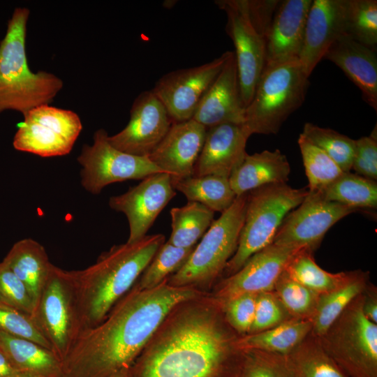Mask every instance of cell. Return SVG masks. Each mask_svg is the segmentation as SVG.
<instances>
[{"label": "cell", "instance_id": "1", "mask_svg": "<svg viewBox=\"0 0 377 377\" xmlns=\"http://www.w3.org/2000/svg\"><path fill=\"white\" fill-rule=\"evenodd\" d=\"M210 292L177 304L130 367V377H239L245 349Z\"/></svg>", "mask_w": 377, "mask_h": 377}, {"label": "cell", "instance_id": "2", "mask_svg": "<svg viewBox=\"0 0 377 377\" xmlns=\"http://www.w3.org/2000/svg\"><path fill=\"white\" fill-rule=\"evenodd\" d=\"M206 293L167 279L151 289L134 284L100 323L79 334L62 361L63 377H109L129 368L177 304Z\"/></svg>", "mask_w": 377, "mask_h": 377}, {"label": "cell", "instance_id": "3", "mask_svg": "<svg viewBox=\"0 0 377 377\" xmlns=\"http://www.w3.org/2000/svg\"><path fill=\"white\" fill-rule=\"evenodd\" d=\"M164 242L162 234L147 235L138 241L113 246L84 269L70 271L80 333L103 320L131 289Z\"/></svg>", "mask_w": 377, "mask_h": 377}, {"label": "cell", "instance_id": "4", "mask_svg": "<svg viewBox=\"0 0 377 377\" xmlns=\"http://www.w3.org/2000/svg\"><path fill=\"white\" fill-rule=\"evenodd\" d=\"M27 8H16L0 42V113L13 110L25 114L48 105L63 87L57 75L43 71L33 73L26 53Z\"/></svg>", "mask_w": 377, "mask_h": 377}, {"label": "cell", "instance_id": "5", "mask_svg": "<svg viewBox=\"0 0 377 377\" xmlns=\"http://www.w3.org/2000/svg\"><path fill=\"white\" fill-rule=\"evenodd\" d=\"M309 77L299 59L265 66L246 108L244 126L251 135L277 133L304 103Z\"/></svg>", "mask_w": 377, "mask_h": 377}, {"label": "cell", "instance_id": "6", "mask_svg": "<svg viewBox=\"0 0 377 377\" xmlns=\"http://www.w3.org/2000/svg\"><path fill=\"white\" fill-rule=\"evenodd\" d=\"M247 193L237 196L229 208L214 221L195 246L185 264L167 279L175 287L209 292L235 253L246 208Z\"/></svg>", "mask_w": 377, "mask_h": 377}, {"label": "cell", "instance_id": "7", "mask_svg": "<svg viewBox=\"0 0 377 377\" xmlns=\"http://www.w3.org/2000/svg\"><path fill=\"white\" fill-rule=\"evenodd\" d=\"M307 194L308 189L295 188L286 183L268 184L248 192L237 248L221 278L233 274L251 256L271 244L285 217Z\"/></svg>", "mask_w": 377, "mask_h": 377}, {"label": "cell", "instance_id": "8", "mask_svg": "<svg viewBox=\"0 0 377 377\" xmlns=\"http://www.w3.org/2000/svg\"><path fill=\"white\" fill-rule=\"evenodd\" d=\"M362 302V293L317 337L346 377H377V324L364 314Z\"/></svg>", "mask_w": 377, "mask_h": 377}, {"label": "cell", "instance_id": "9", "mask_svg": "<svg viewBox=\"0 0 377 377\" xmlns=\"http://www.w3.org/2000/svg\"><path fill=\"white\" fill-rule=\"evenodd\" d=\"M32 318L62 362L80 333L70 271L52 264Z\"/></svg>", "mask_w": 377, "mask_h": 377}, {"label": "cell", "instance_id": "10", "mask_svg": "<svg viewBox=\"0 0 377 377\" xmlns=\"http://www.w3.org/2000/svg\"><path fill=\"white\" fill-rule=\"evenodd\" d=\"M105 129L94 134L92 145H84L77 161L82 166L81 184L91 194H99L106 186L128 179H143L164 172L147 156L121 151L110 145Z\"/></svg>", "mask_w": 377, "mask_h": 377}, {"label": "cell", "instance_id": "11", "mask_svg": "<svg viewBox=\"0 0 377 377\" xmlns=\"http://www.w3.org/2000/svg\"><path fill=\"white\" fill-rule=\"evenodd\" d=\"M24 117L14 136L13 147L42 157L69 154L82 129L75 112L49 105L33 108Z\"/></svg>", "mask_w": 377, "mask_h": 377}, {"label": "cell", "instance_id": "12", "mask_svg": "<svg viewBox=\"0 0 377 377\" xmlns=\"http://www.w3.org/2000/svg\"><path fill=\"white\" fill-rule=\"evenodd\" d=\"M214 2L226 15V31L235 46L241 97L246 108L265 68L267 34L251 20L244 0Z\"/></svg>", "mask_w": 377, "mask_h": 377}, {"label": "cell", "instance_id": "13", "mask_svg": "<svg viewBox=\"0 0 377 377\" xmlns=\"http://www.w3.org/2000/svg\"><path fill=\"white\" fill-rule=\"evenodd\" d=\"M232 52L195 67L170 71L156 82L151 91L165 107L174 122L191 119L195 111Z\"/></svg>", "mask_w": 377, "mask_h": 377}, {"label": "cell", "instance_id": "14", "mask_svg": "<svg viewBox=\"0 0 377 377\" xmlns=\"http://www.w3.org/2000/svg\"><path fill=\"white\" fill-rule=\"evenodd\" d=\"M356 210L308 191L302 203L285 217L272 243L313 252L334 224Z\"/></svg>", "mask_w": 377, "mask_h": 377}, {"label": "cell", "instance_id": "15", "mask_svg": "<svg viewBox=\"0 0 377 377\" xmlns=\"http://www.w3.org/2000/svg\"><path fill=\"white\" fill-rule=\"evenodd\" d=\"M302 249L272 243L251 256L237 272L221 278L209 292L222 302L243 294L272 291L289 261Z\"/></svg>", "mask_w": 377, "mask_h": 377}, {"label": "cell", "instance_id": "16", "mask_svg": "<svg viewBox=\"0 0 377 377\" xmlns=\"http://www.w3.org/2000/svg\"><path fill=\"white\" fill-rule=\"evenodd\" d=\"M172 122L154 92L145 91L134 100L126 127L114 135H108V140L121 151L147 156L163 139Z\"/></svg>", "mask_w": 377, "mask_h": 377}, {"label": "cell", "instance_id": "17", "mask_svg": "<svg viewBox=\"0 0 377 377\" xmlns=\"http://www.w3.org/2000/svg\"><path fill=\"white\" fill-rule=\"evenodd\" d=\"M175 195L170 175L160 172L145 177L126 193L111 197L110 207L122 212L128 219L127 242H133L146 236L158 214Z\"/></svg>", "mask_w": 377, "mask_h": 377}, {"label": "cell", "instance_id": "18", "mask_svg": "<svg viewBox=\"0 0 377 377\" xmlns=\"http://www.w3.org/2000/svg\"><path fill=\"white\" fill-rule=\"evenodd\" d=\"M347 0H312L299 56L310 76L332 44L346 35Z\"/></svg>", "mask_w": 377, "mask_h": 377}, {"label": "cell", "instance_id": "19", "mask_svg": "<svg viewBox=\"0 0 377 377\" xmlns=\"http://www.w3.org/2000/svg\"><path fill=\"white\" fill-rule=\"evenodd\" d=\"M245 111L232 52L203 96L192 119L207 129L224 124L244 125Z\"/></svg>", "mask_w": 377, "mask_h": 377}, {"label": "cell", "instance_id": "20", "mask_svg": "<svg viewBox=\"0 0 377 377\" xmlns=\"http://www.w3.org/2000/svg\"><path fill=\"white\" fill-rule=\"evenodd\" d=\"M206 132L207 128L193 119L173 121L163 139L147 157L172 179L191 177Z\"/></svg>", "mask_w": 377, "mask_h": 377}, {"label": "cell", "instance_id": "21", "mask_svg": "<svg viewBox=\"0 0 377 377\" xmlns=\"http://www.w3.org/2000/svg\"><path fill=\"white\" fill-rule=\"evenodd\" d=\"M251 134L244 125L224 124L207 129L192 176L228 177L246 155Z\"/></svg>", "mask_w": 377, "mask_h": 377}, {"label": "cell", "instance_id": "22", "mask_svg": "<svg viewBox=\"0 0 377 377\" xmlns=\"http://www.w3.org/2000/svg\"><path fill=\"white\" fill-rule=\"evenodd\" d=\"M312 0L280 1L266 42L265 66L299 59Z\"/></svg>", "mask_w": 377, "mask_h": 377}, {"label": "cell", "instance_id": "23", "mask_svg": "<svg viewBox=\"0 0 377 377\" xmlns=\"http://www.w3.org/2000/svg\"><path fill=\"white\" fill-rule=\"evenodd\" d=\"M323 59L342 70L360 89L362 99L377 110L376 50L343 35L332 44Z\"/></svg>", "mask_w": 377, "mask_h": 377}, {"label": "cell", "instance_id": "24", "mask_svg": "<svg viewBox=\"0 0 377 377\" xmlns=\"http://www.w3.org/2000/svg\"><path fill=\"white\" fill-rule=\"evenodd\" d=\"M290 165L280 150H265L246 154L243 161L229 177L232 189L237 196L263 186L286 183Z\"/></svg>", "mask_w": 377, "mask_h": 377}, {"label": "cell", "instance_id": "25", "mask_svg": "<svg viewBox=\"0 0 377 377\" xmlns=\"http://www.w3.org/2000/svg\"><path fill=\"white\" fill-rule=\"evenodd\" d=\"M3 262L24 284L36 309L52 265L43 246L31 238L21 239Z\"/></svg>", "mask_w": 377, "mask_h": 377}, {"label": "cell", "instance_id": "26", "mask_svg": "<svg viewBox=\"0 0 377 377\" xmlns=\"http://www.w3.org/2000/svg\"><path fill=\"white\" fill-rule=\"evenodd\" d=\"M0 346L19 374L29 377H63L62 362L50 350L0 331Z\"/></svg>", "mask_w": 377, "mask_h": 377}, {"label": "cell", "instance_id": "27", "mask_svg": "<svg viewBox=\"0 0 377 377\" xmlns=\"http://www.w3.org/2000/svg\"><path fill=\"white\" fill-rule=\"evenodd\" d=\"M281 357L288 377H346L311 333Z\"/></svg>", "mask_w": 377, "mask_h": 377}, {"label": "cell", "instance_id": "28", "mask_svg": "<svg viewBox=\"0 0 377 377\" xmlns=\"http://www.w3.org/2000/svg\"><path fill=\"white\" fill-rule=\"evenodd\" d=\"M369 283V272L350 271L349 278L343 285L320 295L311 319V334L316 337L323 335L351 302L363 293Z\"/></svg>", "mask_w": 377, "mask_h": 377}, {"label": "cell", "instance_id": "29", "mask_svg": "<svg viewBox=\"0 0 377 377\" xmlns=\"http://www.w3.org/2000/svg\"><path fill=\"white\" fill-rule=\"evenodd\" d=\"M312 322L292 318L272 328L241 336L243 349H254L284 355L292 351L311 332Z\"/></svg>", "mask_w": 377, "mask_h": 377}, {"label": "cell", "instance_id": "30", "mask_svg": "<svg viewBox=\"0 0 377 377\" xmlns=\"http://www.w3.org/2000/svg\"><path fill=\"white\" fill-rule=\"evenodd\" d=\"M175 190L183 193L188 201L199 202L213 212H223L233 203L237 195L229 178L218 175L191 176L171 178Z\"/></svg>", "mask_w": 377, "mask_h": 377}, {"label": "cell", "instance_id": "31", "mask_svg": "<svg viewBox=\"0 0 377 377\" xmlns=\"http://www.w3.org/2000/svg\"><path fill=\"white\" fill-rule=\"evenodd\" d=\"M170 213L172 230L168 242L181 248L194 247L214 221V212L197 202L188 201Z\"/></svg>", "mask_w": 377, "mask_h": 377}, {"label": "cell", "instance_id": "32", "mask_svg": "<svg viewBox=\"0 0 377 377\" xmlns=\"http://www.w3.org/2000/svg\"><path fill=\"white\" fill-rule=\"evenodd\" d=\"M323 199L348 207L376 209V181L350 172H343L323 191L316 193Z\"/></svg>", "mask_w": 377, "mask_h": 377}, {"label": "cell", "instance_id": "33", "mask_svg": "<svg viewBox=\"0 0 377 377\" xmlns=\"http://www.w3.org/2000/svg\"><path fill=\"white\" fill-rule=\"evenodd\" d=\"M284 270L293 279L320 295L343 285L350 273V271L331 273L324 270L316 264L313 251L305 248L291 258Z\"/></svg>", "mask_w": 377, "mask_h": 377}, {"label": "cell", "instance_id": "34", "mask_svg": "<svg viewBox=\"0 0 377 377\" xmlns=\"http://www.w3.org/2000/svg\"><path fill=\"white\" fill-rule=\"evenodd\" d=\"M297 143L309 181V192L323 191L344 172L330 156L302 133Z\"/></svg>", "mask_w": 377, "mask_h": 377}, {"label": "cell", "instance_id": "35", "mask_svg": "<svg viewBox=\"0 0 377 377\" xmlns=\"http://www.w3.org/2000/svg\"><path fill=\"white\" fill-rule=\"evenodd\" d=\"M194 247L181 248L168 241L165 242L158 248L135 285L142 290L156 287L185 264Z\"/></svg>", "mask_w": 377, "mask_h": 377}, {"label": "cell", "instance_id": "36", "mask_svg": "<svg viewBox=\"0 0 377 377\" xmlns=\"http://www.w3.org/2000/svg\"><path fill=\"white\" fill-rule=\"evenodd\" d=\"M323 150L344 172H350L355 154V140L334 130L306 122L301 133Z\"/></svg>", "mask_w": 377, "mask_h": 377}, {"label": "cell", "instance_id": "37", "mask_svg": "<svg viewBox=\"0 0 377 377\" xmlns=\"http://www.w3.org/2000/svg\"><path fill=\"white\" fill-rule=\"evenodd\" d=\"M346 35L376 50V0H347Z\"/></svg>", "mask_w": 377, "mask_h": 377}, {"label": "cell", "instance_id": "38", "mask_svg": "<svg viewBox=\"0 0 377 377\" xmlns=\"http://www.w3.org/2000/svg\"><path fill=\"white\" fill-rule=\"evenodd\" d=\"M274 291L292 318L311 320L320 295L293 279L285 270L279 276Z\"/></svg>", "mask_w": 377, "mask_h": 377}, {"label": "cell", "instance_id": "39", "mask_svg": "<svg viewBox=\"0 0 377 377\" xmlns=\"http://www.w3.org/2000/svg\"><path fill=\"white\" fill-rule=\"evenodd\" d=\"M0 331L10 336L30 340L52 350L50 343L31 315L1 302Z\"/></svg>", "mask_w": 377, "mask_h": 377}, {"label": "cell", "instance_id": "40", "mask_svg": "<svg viewBox=\"0 0 377 377\" xmlns=\"http://www.w3.org/2000/svg\"><path fill=\"white\" fill-rule=\"evenodd\" d=\"M290 318L274 290L258 293L253 321L247 334L272 328Z\"/></svg>", "mask_w": 377, "mask_h": 377}, {"label": "cell", "instance_id": "41", "mask_svg": "<svg viewBox=\"0 0 377 377\" xmlns=\"http://www.w3.org/2000/svg\"><path fill=\"white\" fill-rule=\"evenodd\" d=\"M0 302L33 316L35 307L22 281L2 261L0 263Z\"/></svg>", "mask_w": 377, "mask_h": 377}, {"label": "cell", "instance_id": "42", "mask_svg": "<svg viewBox=\"0 0 377 377\" xmlns=\"http://www.w3.org/2000/svg\"><path fill=\"white\" fill-rule=\"evenodd\" d=\"M257 294L240 295L221 302L225 318L240 336L249 333L255 315Z\"/></svg>", "mask_w": 377, "mask_h": 377}, {"label": "cell", "instance_id": "43", "mask_svg": "<svg viewBox=\"0 0 377 377\" xmlns=\"http://www.w3.org/2000/svg\"><path fill=\"white\" fill-rule=\"evenodd\" d=\"M239 377H288L280 355L245 349Z\"/></svg>", "mask_w": 377, "mask_h": 377}, {"label": "cell", "instance_id": "44", "mask_svg": "<svg viewBox=\"0 0 377 377\" xmlns=\"http://www.w3.org/2000/svg\"><path fill=\"white\" fill-rule=\"evenodd\" d=\"M352 169L357 175L376 181L377 179L376 131L369 136L355 140Z\"/></svg>", "mask_w": 377, "mask_h": 377}, {"label": "cell", "instance_id": "45", "mask_svg": "<svg viewBox=\"0 0 377 377\" xmlns=\"http://www.w3.org/2000/svg\"><path fill=\"white\" fill-rule=\"evenodd\" d=\"M362 310L365 316L374 323L377 324V288L369 283L362 293Z\"/></svg>", "mask_w": 377, "mask_h": 377}, {"label": "cell", "instance_id": "46", "mask_svg": "<svg viewBox=\"0 0 377 377\" xmlns=\"http://www.w3.org/2000/svg\"><path fill=\"white\" fill-rule=\"evenodd\" d=\"M18 374L0 346V377H15Z\"/></svg>", "mask_w": 377, "mask_h": 377}, {"label": "cell", "instance_id": "47", "mask_svg": "<svg viewBox=\"0 0 377 377\" xmlns=\"http://www.w3.org/2000/svg\"><path fill=\"white\" fill-rule=\"evenodd\" d=\"M129 368H124L116 373L113 374L109 377H130Z\"/></svg>", "mask_w": 377, "mask_h": 377}, {"label": "cell", "instance_id": "48", "mask_svg": "<svg viewBox=\"0 0 377 377\" xmlns=\"http://www.w3.org/2000/svg\"><path fill=\"white\" fill-rule=\"evenodd\" d=\"M15 377H29L28 376H26V375H23V374H18L17 376H15Z\"/></svg>", "mask_w": 377, "mask_h": 377}]
</instances>
